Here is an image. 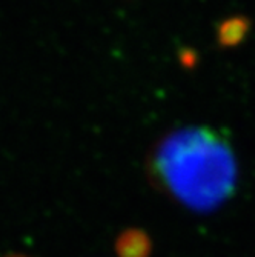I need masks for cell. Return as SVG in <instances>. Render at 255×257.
<instances>
[{"label": "cell", "mask_w": 255, "mask_h": 257, "mask_svg": "<svg viewBox=\"0 0 255 257\" xmlns=\"http://www.w3.org/2000/svg\"><path fill=\"white\" fill-rule=\"evenodd\" d=\"M152 252V240L143 229H125L115 240L117 257H149Z\"/></svg>", "instance_id": "obj_2"}, {"label": "cell", "mask_w": 255, "mask_h": 257, "mask_svg": "<svg viewBox=\"0 0 255 257\" xmlns=\"http://www.w3.org/2000/svg\"><path fill=\"white\" fill-rule=\"evenodd\" d=\"M152 183L194 213H212L234 196L238 165L232 144L211 126H184L161 137L148 159Z\"/></svg>", "instance_id": "obj_1"}, {"label": "cell", "mask_w": 255, "mask_h": 257, "mask_svg": "<svg viewBox=\"0 0 255 257\" xmlns=\"http://www.w3.org/2000/svg\"><path fill=\"white\" fill-rule=\"evenodd\" d=\"M247 22L243 19H230L220 28V40L223 45H235L243 40L247 33Z\"/></svg>", "instance_id": "obj_3"}, {"label": "cell", "mask_w": 255, "mask_h": 257, "mask_svg": "<svg viewBox=\"0 0 255 257\" xmlns=\"http://www.w3.org/2000/svg\"><path fill=\"white\" fill-rule=\"evenodd\" d=\"M8 257H30V255H22V254H14V255H8Z\"/></svg>", "instance_id": "obj_4"}]
</instances>
